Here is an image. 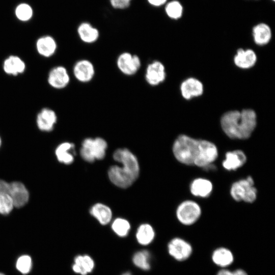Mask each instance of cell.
<instances>
[{
	"label": "cell",
	"instance_id": "obj_1",
	"mask_svg": "<svg viewBox=\"0 0 275 275\" xmlns=\"http://www.w3.org/2000/svg\"><path fill=\"white\" fill-rule=\"evenodd\" d=\"M225 133L232 139L245 140L250 138L257 125V115L252 109L225 113L221 119Z\"/></svg>",
	"mask_w": 275,
	"mask_h": 275
},
{
	"label": "cell",
	"instance_id": "obj_2",
	"mask_svg": "<svg viewBox=\"0 0 275 275\" xmlns=\"http://www.w3.org/2000/svg\"><path fill=\"white\" fill-rule=\"evenodd\" d=\"M114 160L122 166H112L108 171L111 181L121 188L130 186L138 178L140 168L136 157L128 149H117L113 154Z\"/></svg>",
	"mask_w": 275,
	"mask_h": 275
},
{
	"label": "cell",
	"instance_id": "obj_3",
	"mask_svg": "<svg viewBox=\"0 0 275 275\" xmlns=\"http://www.w3.org/2000/svg\"><path fill=\"white\" fill-rule=\"evenodd\" d=\"M200 141L185 134L179 135L173 146L175 157L183 164L194 165L200 153Z\"/></svg>",
	"mask_w": 275,
	"mask_h": 275
},
{
	"label": "cell",
	"instance_id": "obj_4",
	"mask_svg": "<svg viewBox=\"0 0 275 275\" xmlns=\"http://www.w3.org/2000/svg\"><path fill=\"white\" fill-rule=\"evenodd\" d=\"M230 195L236 201L253 203L256 198L257 190L254 186V181L251 176L234 182L230 189Z\"/></svg>",
	"mask_w": 275,
	"mask_h": 275
},
{
	"label": "cell",
	"instance_id": "obj_5",
	"mask_svg": "<svg viewBox=\"0 0 275 275\" xmlns=\"http://www.w3.org/2000/svg\"><path fill=\"white\" fill-rule=\"evenodd\" d=\"M107 147L106 142L101 138H87L82 143L80 155L82 159L89 162L96 159H102L105 156Z\"/></svg>",
	"mask_w": 275,
	"mask_h": 275
},
{
	"label": "cell",
	"instance_id": "obj_6",
	"mask_svg": "<svg viewBox=\"0 0 275 275\" xmlns=\"http://www.w3.org/2000/svg\"><path fill=\"white\" fill-rule=\"evenodd\" d=\"M201 215L200 205L192 200L182 202L176 210V216L178 221L183 225L188 226L196 222Z\"/></svg>",
	"mask_w": 275,
	"mask_h": 275
},
{
	"label": "cell",
	"instance_id": "obj_7",
	"mask_svg": "<svg viewBox=\"0 0 275 275\" xmlns=\"http://www.w3.org/2000/svg\"><path fill=\"white\" fill-rule=\"evenodd\" d=\"M116 65L119 71L126 76L135 75L141 67L140 58L136 54L125 51L117 57Z\"/></svg>",
	"mask_w": 275,
	"mask_h": 275
},
{
	"label": "cell",
	"instance_id": "obj_8",
	"mask_svg": "<svg viewBox=\"0 0 275 275\" xmlns=\"http://www.w3.org/2000/svg\"><path fill=\"white\" fill-rule=\"evenodd\" d=\"M217 156L218 150L214 144L207 140H200V153L194 165L205 168L211 164Z\"/></svg>",
	"mask_w": 275,
	"mask_h": 275
},
{
	"label": "cell",
	"instance_id": "obj_9",
	"mask_svg": "<svg viewBox=\"0 0 275 275\" xmlns=\"http://www.w3.org/2000/svg\"><path fill=\"white\" fill-rule=\"evenodd\" d=\"M168 250L169 254L179 261L187 259L193 252L192 246L188 242L178 237L172 239L169 242Z\"/></svg>",
	"mask_w": 275,
	"mask_h": 275
},
{
	"label": "cell",
	"instance_id": "obj_10",
	"mask_svg": "<svg viewBox=\"0 0 275 275\" xmlns=\"http://www.w3.org/2000/svg\"><path fill=\"white\" fill-rule=\"evenodd\" d=\"M166 72L164 65L159 61H153L146 67L145 79L147 83L152 87L156 86L163 82Z\"/></svg>",
	"mask_w": 275,
	"mask_h": 275
},
{
	"label": "cell",
	"instance_id": "obj_11",
	"mask_svg": "<svg viewBox=\"0 0 275 275\" xmlns=\"http://www.w3.org/2000/svg\"><path fill=\"white\" fill-rule=\"evenodd\" d=\"M73 74L76 79L81 83L92 81L95 74V67L91 61L88 59L77 61L73 67Z\"/></svg>",
	"mask_w": 275,
	"mask_h": 275
},
{
	"label": "cell",
	"instance_id": "obj_12",
	"mask_svg": "<svg viewBox=\"0 0 275 275\" xmlns=\"http://www.w3.org/2000/svg\"><path fill=\"white\" fill-rule=\"evenodd\" d=\"M70 75L67 69L63 66H57L52 68L47 76L49 85L55 89H63L69 85Z\"/></svg>",
	"mask_w": 275,
	"mask_h": 275
},
{
	"label": "cell",
	"instance_id": "obj_13",
	"mask_svg": "<svg viewBox=\"0 0 275 275\" xmlns=\"http://www.w3.org/2000/svg\"><path fill=\"white\" fill-rule=\"evenodd\" d=\"M9 194L12 199L13 206L20 208L28 201L29 194L25 186L19 182L9 183Z\"/></svg>",
	"mask_w": 275,
	"mask_h": 275
},
{
	"label": "cell",
	"instance_id": "obj_14",
	"mask_svg": "<svg viewBox=\"0 0 275 275\" xmlns=\"http://www.w3.org/2000/svg\"><path fill=\"white\" fill-rule=\"evenodd\" d=\"M57 121V116L55 111L48 107L42 108L37 115V125L43 131H51Z\"/></svg>",
	"mask_w": 275,
	"mask_h": 275
},
{
	"label": "cell",
	"instance_id": "obj_15",
	"mask_svg": "<svg viewBox=\"0 0 275 275\" xmlns=\"http://www.w3.org/2000/svg\"><path fill=\"white\" fill-rule=\"evenodd\" d=\"M180 91L185 99L201 95L203 93V85L198 79L190 77L184 80L181 84Z\"/></svg>",
	"mask_w": 275,
	"mask_h": 275
},
{
	"label": "cell",
	"instance_id": "obj_16",
	"mask_svg": "<svg viewBox=\"0 0 275 275\" xmlns=\"http://www.w3.org/2000/svg\"><path fill=\"white\" fill-rule=\"evenodd\" d=\"M57 47L56 40L50 35L42 36L38 38L36 42L37 52L44 58H50L53 56L57 51Z\"/></svg>",
	"mask_w": 275,
	"mask_h": 275
},
{
	"label": "cell",
	"instance_id": "obj_17",
	"mask_svg": "<svg viewBox=\"0 0 275 275\" xmlns=\"http://www.w3.org/2000/svg\"><path fill=\"white\" fill-rule=\"evenodd\" d=\"M4 72L9 75L17 76L22 74L26 69V64L19 57L11 55L5 59L3 63Z\"/></svg>",
	"mask_w": 275,
	"mask_h": 275
},
{
	"label": "cell",
	"instance_id": "obj_18",
	"mask_svg": "<svg viewBox=\"0 0 275 275\" xmlns=\"http://www.w3.org/2000/svg\"><path fill=\"white\" fill-rule=\"evenodd\" d=\"M246 161V156L240 150L227 152L222 164L228 171H234L242 167Z\"/></svg>",
	"mask_w": 275,
	"mask_h": 275
},
{
	"label": "cell",
	"instance_id": "obj_19",
	"mask_svg": "<svg viewBox=\"0 0 275 275\" xmlns=\"http://www.w3.org/2000/svg\"><path fill=\"white\" fill-rule=\"evenodd\" d=\"M77 33L80 40L86 44L96 42L100 36L99 30L87 21L82 22L78 25Z\"/></svg>",
	"mask_w": 275,
	"mask_h": 275
},
{
	"label": "cell",
	"instance_id": "obj_20",
	"mask_svg": "<svg viewBox=\"0 0 275 275\" xmlns=\"http://www.w3.org/2000/svg\"><path fill=\"white\" fill-rule=\"evenodd\" d=\"M257 61V56L251 49L240 48L237 50L234 58L236 66L242 69H248L255 65Z\"/></svg>",
	"mask_w": 275,
	"mask_h": 275
},
{
	"label": "cell",
	"instance_id": "obj_21",
	"mask_svg": "<svg viewBox=\"0 0 275 275\" xmlns=\"http://www.w3.org/2000/svg\"><path fill=\"white\" fill-rule=\"evenodd\" d=\"M213 188L211 182L205 178L194 179L190 184V190L195 196L206 198L208 197Z\"/></svg>",
	"mask_w": 275,
	"mask_h": 275
},
{
	"label": "cell",
	"instance_id": "obj_22",
	"mask_svg": "<svg viewBox=\"0 0 275 275\" xmlns=\"http://www.w3.org/2000/svg\"><path fill=\"white\" fill-rule=\"evenodd\" d=\"M9 183L0 179V214H8L12 210L13 204L9 194Z\"/></svg>",
	"mask_w": 275,
	"mask_h": 275
},
{
	"label": "cell",
	"instance_id": "obj_23",
	"mask_svg": "<svg viewBox=\"0 0 275 275\" xmlns=\"http://www.w3.org/2000/svg\"><path fill=\"white\" fill-rule=\"evenodd\" d=\"M94 266V262L90 256L78 255L74 259L72 269L77 273L87 275L93 271Z\"/></svg>",
	"mask_w": 275,
	"mask_h": 275
},
{
	"label": "cell",
	"instance_id": "obj_24",
	"mask_svg": "<svg viewBox=\"0 0 275 275\" xmlns=\"http://www.w3.org/2000/svg\"><path fill=\"white\" fill-rule=\"evenodd\" d=\"M253 36L256 44L260 46L266 45L271 38V29L266 23H259L253 29Z\"/></svg>",
	"mask_w": 275,
	"mask_h": 275
},
{
	"label": "cell",
	"instance_id": "obj_25",
	"mask_svg": "<svg viewBox=\"0 0 275 275\" xmlns=\"http://www.w3.org/2000/svg\"><path fill=\"white\" fill-rule=\"evenodd\" d=\"M90 212L103 225L109 223L112 217V211L111 208L102 203L94 205L91 208Z\"/></svg>",
	"mask_w": 275,
	"mask_h": 275
},
{
	"label": "cell",
	"instance_id": "obj_26",
	"mask_svg": "<svg viewBox=\"0 0 275 275\" xmlns=\"http://www.w3.org/2000/svg\"><path fill=\"white\" fill-rule=\"evenodd\" d=\"M212 260L216 265L226 267L234 261V256L231 251L225 248L215 250L212 254Z\"/></svg>",
	"mask_w": 275,
	"mask_h": 275
},
{
	"label": "cell",
	"instance_id": "obj_27",
	"mask_svg": "<svg viewBox=\"0 0 275 275\" xmlns=\"http://www.w3.org/2000/svg\"><path fill=\"white\" fill-rule=\"evenodd\" d=\"M155 232L152 227L148 224H144L139 226L136 233L138 242L142 245L150 244L153 240Z\"/></svg>",
	"mask_w": 275,
	"mask_h": 275
},
{
	"label": "cell",
	"instance_id": "obj_28",
	"mask_svg": "<svg viewBox=\"0 0 275 275\" xmlns=\"http://www.w3.org/2000/svg\"><path fill=\"white\" fill-rule=\"evenodd\" d=\"M73 149H74L73 144L65 142L60 144L56 150L58 160L66 164L71 163L73 161L74 157L70 151Z\"/></svg>",
	"mask_w": 275,
	"mask_h": 275
},
{
	"label": "cell",
	"instance_id": "obj_29",
	"mask_svg": "<svg viewBox=\"0 0 275 275\" xmlns=\"http://www.w3.org/2000/svg\"><path fill=\"white\" fill-rule=\"evenodd\" d=\"M14 14L20 21L28 22L32 18L34 11L30 5L26 3H21L16 6Z\"/></svg>",
	"mask_w": 275,
	"mask_h": 275
},
{
	"label": "cell",
	"instance_id": "obj_30",
	"mask_svg": "<svg viewBox=\"0 0 275 275\" xmlns=\"http://www.w3.org/2000/svg\"><path fill=\"white\" fill-rule=\"evenodd\" d=\"M150 255L146 250L136 252L132 257L133 264L138 267L144 270H148L151 266L150 264Z\"/></svg>",
	"mask_w": 275,
	"mask_h": 275
},
{
	"label": "cell",
	"instance_id": "obj_31",
	"mask_svg": "<svg viewBox=\"0 0 275 275\" xmlns=\"http://www.w3.org/2000/svg\"><path fill=\"white\" fill-rule=\"evenodd\" d=\"M165 12L167 16L173 19H178L181 17L183 13V7L177 1H172L166 4Z\"/></svg>",
	"mask_w": 275,
	"mask_h": 275
},
{
	"label": "cell",
	"instance_id": "obj_32",
	"mask_svg": "<svg viewBox=\"0 0 275 275\" xmlns=\"http://www.w3.org/2000/svg\"><path fill=\"white\" fill-rule=\"evenodd\" d=\"M112 228L117 235L123 237L128 234L130 229V225L126 219L117 218L113 221Z\"/></svg>",
	"mask_w": 275,
	"mask_h": 275
},
{
	"label": "cell",
	"instance_id": "obj_33",
	"mask_svg": "<svg viewBox=\"0 0 275 275\" xmlns=\"http://www.w3.org/2000/svg\"><path fill=\"white\" fill-rule=\"evenodd\" d=\"M16 268L18 271L23 274L28 273L32 268V259L28 255H23L18 258Z\"/></svg>",
	"mask_w": 275,
	"mask_h": 275
},
{
	"label": "cell",
	"instance_id": "obj_34",
	"mask_svg": "<svg viewBox=\"0 0 275 275\" xmlns=\"http://www.w3.org/2000/svg\"><path fill=\"white\" fill-rule=\"evenodd\" d=\"M132 0H109L111 6L117 10H124L128 8Z\"/></svg>",
	"mask_w": 275,
	"mask_h": 275
},
{
	"label": "cell",
	"instance_id": "obj_35",
	"mask_svg": "<svg viewBox=\"0 0 275 275\" xmlns=\"http://www.w3.org/2000/svg\"><path fill=\"white\" fill-rule=\"evenodd\" d=\"M216 275H248L243 269H237L233 271L227 269H222L219 270Z\"/></svg>",
	"mask_w": 275,
	"mask_h": 275
},
{
	"label": "cell",
	"instance_id": "obj_36",
	"mask_svg": "<svg viewBox=\"0 0 275 275\" xmlns=\"http://www.w3.org/2000/svg\"><path fill=\"white\" fill-rule=\"evenodd\" d=\"M168 0H147L148 3L152 6L158 7L164 5Z\"/></svg>",
	"mask_w": 275,
	"mask_h": 275
},
{
	"label": "cell",
	"instance_id": "obj_37",
	"mask_svg": "<svg viewBox=\"0 0 275 275\" xmlns=\"http://www.w3.org/2000/svg\"><path fill=\"white\" fill-rule=\"evenodd\" d=\"M122 275H131V274L129 272H126L125 273H124Z\"/></svg>",
	"mask_w": 275,
	"mask_h": 275
},
{
	"label": "cell",
	"instance_id": "obj_38",
	"mask_svg": "<svg viewBox=\"0 0 275 275\" xmlns=\"http://www.w3.org/2000/svg\"><path fill=\"white\" fill-rule=\"evenodd\" d=\"M0 275H5V274H4V273H0Z\"/></svg>",
	"mask_w": 275,
	"mask_h": 275
},
{
	"label": "cell",
	"instance_id": "obj_39",
	"mask_svg": "<svg viewBox=\"0 0 275 275\" xmlns=\"http://www.w3.org/2000/svg\"><path fill=\"white\" fill-rule=\"evenodd\" d=\"M0 145H1V139H0Z\"/></svg>",
	"mask_w": 275,
	"mask_h": 275
},
{
	"label": "cell",
	"instance_id": "obj_40",
	"mask_svg": "<svg viewBox=\"0 0 275 275\" xmlns=\"http://www.w3.org/2000/svg\"><path fill=\"white\" fill-rule=\"evenodd\" d=\"M272 1H273L274 2L275 0H272Z\"/></svg>",
	"mask_w": 275,
	"mask_h": 275
}]
</instances>
